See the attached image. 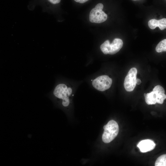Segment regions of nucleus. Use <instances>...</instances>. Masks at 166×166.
Wrapping results in <instances>:
<instances>
[{"label": "nucleus", "mask_w": 166, "mask_h": 166, "mask_svg": "<svg viewBox=\"0 0 166 166\" xmlns=\"http://www.w3.org/2000/svg\"><path fill=\"white\" fill-rule=\"evenodd\" d=\"M72 92L71 88L68 87L65 84L60 83L56 86L52 93L53 96L55 98L62 100V105L64 107H67L69 105V97Z\"/></svg>", "instance_id": "f257e3e1"}, {"label": "nucleus", "mask_w": 166, "mask_h": 166, "mask_svg": "<svg viewBox=\"0 0 166 166\" xmlns=\"http://www.w3.org/2000/svg\"><path fill=\"white\" fill-rule=\"evenodd\" d=\"M164 88L160 85L155 87L152 91L146 94L144 93L145 101L148 105L155 104L156 103L162 104L164 101L166 99Z\"/></svg>", "instance_id": "f03ea898"}, {"label": "nucleus", "mask_w": 166, "mask_h": 166, "mask_svg": "<svg viewBox=\"0 0 166 166\" xmlns=\"http://www.w3.org/2000/svg\"><path fill=\"white\" fill-rule=\"evenodd\" d=\"M104 131L102 135L103 142L106 143L111 142L117 136L119 127L117 123L114 120H111L103 127Z\"/></svg>", "instance_id": "7ed1b4c3"}, {"label": "nucleus", "mask_w": 166, "mask_h": 166, "mask_svg": "<svg viewBox=\"0 0 166 166\" xmlns=\"http://www.w3.org/2000/svg\"><path fill=\"white\" fill-rule=\"evenodd\" d=\"M123 41L120 38L114 39L110 44L109 40H106L100 46V48L105 54H114L118 52L123 46Z\"/></svg>", "instance_id": "20e7f679"}, {"label": "nucleus", "mask_w": 166, "mask_h": 166, "mask_svg": "<svg viewBox=\"0 0 166 166\" xmlns=\"http://www.w3.org/2000/svg\"><path fill=\"white\" fill-rule=\"evenodd\" d=\"M103 5L99 3L91 10L89 15L90 22L100 23L105 21L107 18V15L102 10Z\"/></svg>", "instance_id": "39448f33"}, {"label": "nucleus", "mask_w": 166, "mask_h": 166, "mask_svg": "<svg viewBox=\"0 0 166 166\" xmlns=\"http://www.w3.org/2000/svg\"><path fill=\"white\" fill-rule=\"evenodd\" d=\"M112 83V80L106 75L98 77L92 81V85L96 89L103 91L109 89Z\"/></svg>", "instance_id": "423d86ee"}, {"label": "nucleus", "mask_w": 166, "mask_h": 166, "mask_svg": "<svg viewBox=\"0 0 166 166\" xmlns=\"http://www.w3.org/2000/svg\"><path fill=\"white\" fill-rule=\"evenodd\" d=\"M137 70L135 68H131L125 77L124 85L125 90L128 92L132 91L136 87Z\"/></svg>", "instance_id": "0eeeda50"}, {"label": "nucleus", "mask_w": 166, "mask_h": 166, "mask_svg": "<svg viewBox=\"0 0 166 166\" xmlns=\"http://www.w3.org/2000/svg\"><path fill=\"white\" fill-rule=\"evenodd\" d=\"M156 146L154 142L150 139H145L140 141L137 145L140 151L142 152H146L153 149Z\"/></svg>", "instance_id": "6e6552de"}, {"label": "nucleus", "mask_w": 166, "mask_h": 166, "mask_svg": "<svg viewBox=\"0 0 166 166\" xmlns=\"http://www.w3.org/2000/svg\"><path fill=\"white\" fill-rule=\"evenodd\" d=\"M149 28L152 30L158 27L162 30L166 29V18H162L159 20L155 19L150 20L148 22Z\"/></svg>", "instance_id": "1a4fd4ad"}, {"label": "nucleus", "mask_w": 166, "mask_h": 166, "mask_svg": "<svg viewBox=\"0 0 166 166\" xmlns=\"http://www.w3.org/2000/svg\"><path fill=\"white\" fill-rule=\"evenodd\" d=\"M155 49L157 53L166 52V39L160 42L156 45Z\"/></svg>", "instance_id": "9d476101"}, {"label": "nucleus", "mask_w": 166, "mask_h": 166, "mask_svg": "<svg viewBox=\"0 0 166 166\" xmlns=\"http://www.w3.org/2000/svg\"><path fill=\"white\" fill-rule=\"evenodd\" d=\"M155 166H166V154L161 155L156 159Z\"/></svg>", "instance_id": "9b49d317"}, {"label": "nucleus", "mask_w": 166, "mask_h": 166, "mask_svg": "<svg viewBox=\"0 0 166 166\" xmlns=\"http://www.w3.org/2000/svg\"><path fill=\"white\" fill-rule=\"evenodd\" d=\"M49 2L54 4L59 3L61 0H48Z\"/></svg>", "instance_id": "f8f14e48"}, {"label": "nucleus", "mask_w": 166, "mask_h": 166, "mask_svg": "<svg viewBox=\"0 0 166 166\" xmlns=\"http://www.w3.org/2000/svg\"><path fill=\"white\" fill-rule=\"evenodd\" d=\"M89 0H74L76 2L81 3H84Z\"/></svg>", "instance_id": "ddd939ff"}, {"label": "nucleus", "mask_w": 166, "mask_h": 166, "mask_svg": "<svg viewBox=\"0 0 166 166\" xmlns=\"http://www.w3.org/2000/svg\"><path fill=\"white\" fill-rule=\"evenodd\" d=\"M136 84L138 85H140L141 83V81L140 79L136 78Z\"/></svg>", "instance_id": "4468645a"}, {"label": "nucleus", "mask_w": 166, "mask_h": 166, "mask_svg": "<svg viewBox=\"0 0 166 166\" xmlns=\"http://www.w3.org/2000/svg\"><path fill=\"white\" fill-rule=\"evenodd\" d=\"M133 1H137V0H132Z\"/></svg>", "instance_id": "2eb2a0df"}, {"label": "nucleus", "mask_w": 166, "mask_h": 166, "mask_svg": "<svg viewBox=\"0 0 166 166\" xmlns=\"http://www.w3.org/2000/svg\"></svg>", "instance_id": "dca6fc26"}]
</instances>
